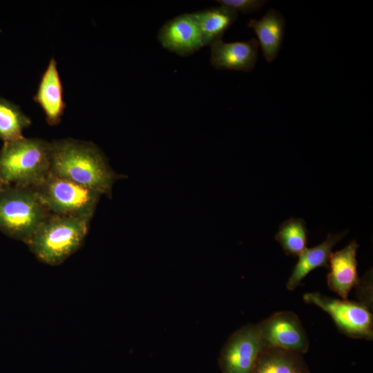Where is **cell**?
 <instances>
[{
	"label": "cell",
	"instance_id": "6da1fadb",
	"mask_svg": "<svg viewBox=\"0 0 373 373\" xmlns=\"http://www.w3.org/2000/svg\"><path fill=\"white\" fill-rule=\"evenodd\" d=\"M50 173L112 196V188L121 175L93 142L66 138L50 142Z\"/></svg>",
	"mask_w": 373,
	"mask_h": 373
},
{
	"label": "cell",
	"instance_id": "7a4b0ae2",
	"mask_svg": "<svg viewBox=\"0 0 373 373\" xmlns=\"http://www.w3.org/2000/svg\"><path fill=\"white\" fill-rule=\"evenodd\" d=\"M51 144L39 138L3 142L0 150V180L6 186L35 189L50 173Z\"/></svg>",
	"mask_w": 373,
	"mask_h": 373
},
{
	"label": "cell",
	"instance_id": "3957f363",
	"mask_svg": "<svg viewBox=\"0 0 373 373\" xmlns=\"http://www.w3.org/2000/svg\"><path fill=\"white\" fill-rule=\"evenodd\" d=\"M89 222L50 214L26 245L39 261L52 266L59 265L81 247Z\"/></svg>",
	"mask_w": 373,
	"mask_h": 373
},
{
	"label": "cell",
	"instance_id": "277c9868",
	"mask_svg": "<svg viewBox=\"0 0 373 373\" xmlns=\"http://www.w3.org/2000/svg\"><path fill=\"white\" fill-rule=\"evenodd\" d=\"M50 213L32 188L6 186L0 195V231L26 244Z\"/></svg>",
	"mask_w": 373,
	"mask_h": 373
},
{
	"label": "cell",
	"instance_id": "5b68a950",
	"mask_svg": "<svg viewBox=\"0 0 373 373\" xmlns=\"http://www.w3.org/2000/svg\"><path fill=\"white\" fill-rule=\"evenodd\" d=\"M50 214L90 221L101 194L51 173L34 189Z\"/></svg>",
	"mask_w": 373,
	"mask_h": 373
},
{
	"label": "cell",
	"instance_id": "8992f818",
	"mask_svg": "<svg viewBox=\"0 0 373 373\" xmlns=\"http://www.w3.org/2000/svg\"><path fill=\"white\" fill-rule=\"evenodd\" d=\"M303 300L327 312L338 330L347 336L372 340L373 317L367 304L330 298L318 292L307 293Z\"/></svg>",
	"mask_w": 373,
	"mask_h": 373
},
{
	"label": "cell",
	"instance_id": "52a82bcc",
	"mask_svg": "<svg viewBox=\"0 0 373 373\" xmlns=\"http://www.w3.org/2000/svg\"><path fill=\"white\" fill-rule=\"evenodd\" d=\"M256 325L265 347L301 354L309 350V341L306 331L298 316L293 312H276Z\"/></svg>",
	"mask_w": 373,
	"mask_h": 373
},
{
	"label": "cell",
	"instance_id": "ba28073f",
	"mask_svg": "<svg viewBox=\"0 0 373 373\" xmlns=\"http://www.w3.org/2000/svg\"><path fill=\"white\" fill-rule=\"evenodd\" d=\"M264 347L256 325L241 327L228 338L220 352L222 373H253Z\"/></svg>",
	"mask_w": 373,
	"mask_h": 373
},
{
	"label": "cell",
	"instance_id": "9c48e42d",
	"mask_svg": "<svg viewBox=\"0 0 373 373\" xmlns=\"http://www.w3.org/2000/svg\"><path fill=\"white\" fill-rule=\"evenodd\" d=\"M157 39L164 48L183 57L204 46L200 30L190 14L180 15L166 21L158 31Z\"/></svg>",
	"mask_w": 373,
	"mask_h": 373
},
{
	"label": "cell",
	"instance_id": "30bf717a",
	"mask_svg": "<svg viewBox=\"0 0 373 373\" xmlns=\"http://www.w3.org/2000/svg\"><path fill=\"white\" fill-rule=\"evenodd\" d=\"M210 46V61L217 70L249 72L256 66L259 44L254 38L231 43L219 40Z\"/></svg>",
	"mask_w": 373,
	"mask_h": 373
},
{
	"label": "cell",
	"instance_id": "8fae6325",
	"mask_svg": "<svg viewBox=\"0 0 373 373\" xmlns=\"http://www.w3.org/2000/svg\"><path fill=\"white\" fill-rule=\"evenodd\" d=\"M359 245L356 240L341 250L332 253L329 257V272L327 284L330 290L342 299H347L350 291L360 282L357 273L356 250Z\"/></svg>",
	"mask_w": 373,
	"mask_h": 373
},
{
	"label": "cell",
	"instance_id": "7c38bea8",
	"mask_svg": "<svg viewBox=\"0 0 373 373\" xmlns=\"http://www.w3.org/2000/svg\"><path fill=\"white\" fill-rule=\"evenodd\" d=\"M33 99L43 109L48 124L55 126L60 122L66 104L64 100L63 84L57 69V63L54 57L50 59L41 75Z\"/></svg>",
	"mask_w": 373,
	"mask_h": 373
},
{
	"label": "cell",
	"instance_id": "4fadbf2b",
	"mask_svg": "<svg viewBox=\"0 0 373 373\" xmlns=\"http://www.w3.org/2000/svg\"><path fill=\"white\" fill-rule=\"evenodd\" d=\"M347 232V230H345L339 233H329L321 244L312 248H306L298 256V260L287 282V289H295L309 272L318 267L329 269V257L333 247L346 236Z\"/></svg>",
	"mask_w": 373,
	"mask_h": 373
},
{
	"label": "cell",
	"instance_id": "5bb4252c",
	"mask_svg": "<svg viewBox=\"0 0 373 373\" xmlns=\"http://www.w3.org/2000/svg\"><path fill=\"white\" fill-rule=\"evenodd\" d=\"M252 28L267 62H272L281 48L285 31V20L278 10L271 8L260 19H251L247 23Z\"/></svg>",
	"mask_w": 373,
	"mask_h": 373
},
{
	"label": "cell",
	"instance_id": "9a60e30c",
	"mask_svg": "<svg viewBox=\"0 0 373 373\" xmlns=\"http://www.w3.org/2000/svg\"><path fill=\"white\" fill-rule=\"evenodd\" d=\"M196 23L204 46H211L214 42L222 40L225 32L238 18L235 10L221 6L190 13Z\"/></svg>",
	"mask_w": 373,
	"mask_h": 373
},
{
	"label": "cell",
	"instance_id": "2e32d148",
	"mask_svg": "<svg viewBox=\"0 0 373 373\" xmlns=\"http://www.w3.org/2000/svg\"><path fill=\"white\" fill-rule=\"evenodd\" d=\"M253 373H311L301 354L264 347Z\"/></svg>",
	"mask_w": 373,
	"mask_h": 373
},
{
	"label": "cell",
	"instance_id": "e0dca14e",
	"mask_svg": "<svg viewBox=\"0 0 373 373\" xmlns=\"http://www.w3.org/2000/svg\"><path fill=\"white\" fill-rule=\"evenodd\" d=\"M31 124L30 118L18 105L0 97V139L3 142L23 137V130Z\"/></svg>",
	"mask_w": 373,
	"mask_h": 373
},
{
	"label": "cell",
	"instance_id": "ac0fdd59",
	"mask_svg": "<svg viewBox=\"0 0 373 373\" xmlns=\"http://www.w3.org/2000/svg\"><path fill=\"white\" fill-rule=\"evenodd\" d=\"M307 236L305 221L291 218L280 226L276 240L287 255L298 256L307 248Z\"/></svg>",
	"mask_w": 373,
	"mask_h": 373
},
{
	"label": "cell",
	"instance_id": "d6986e66",
	"mask_svg": "<svg viewBox=\"0 0 373 373\" xmlns=\"http://www.w3.org/2000/svg\"><path fill=\"white\" fill-rule=\"evenodd\" d=\"M216 2L221 6L231 8L243 14L257 12L268 2L264 0H218Z\"/></svg>",
	"mask_w": 373,
	"mask_h": 373
},
{
	"label": "cell",
	"instance_id": "ffe728a7",
	"mask_svg": "<svg viewBox=\"0 0 373 373\" xmlns=\"http://www.w3.org/2000/svg\"><path fill=\"white\" fill-rule=\"evenodd\" d=\"M6 185H5L1 180H0V195L1 193H2V191H3L5 186Z\"/></svg>",
	"mask_w": 373,
	"mask_h": 373
}]
</instances>
